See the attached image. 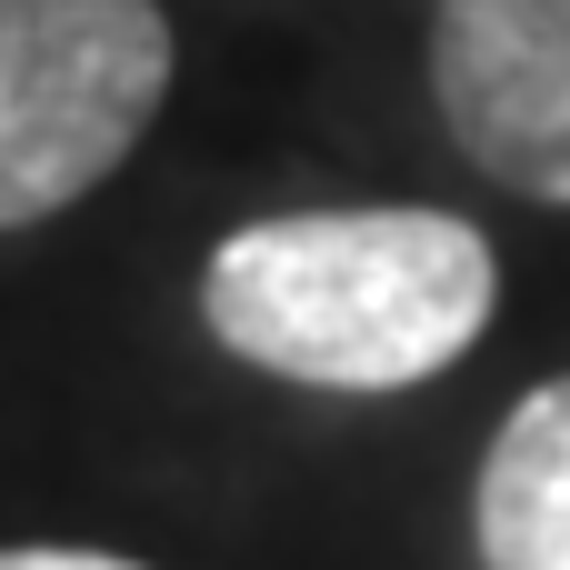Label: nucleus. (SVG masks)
Returning <instances> with one entry per match:
<instances>
[{
  "label": "nucleus",
  "instance_id": "nucleus-1",
  "mask_svg": "<svg viewBox=\"0 0 570 570\" xmlns=\"http://www.w3.org/2000/svg\"><path fill=\"white\" fill-rule=\"evenodd\" d=\"M501 311V261L461 210H281L210 250L200 321L301 391L441 381Z\"/></svg>",
  "mask_w": 570,
  "mask_h": 570
},
{
  "label": "nucleus",
  "instance_id": "nucleus-2",
  "mask_svg": "<svg viewBox=\"0 0 570 570\" xmlns=\"http://www.w3.org/2000/svg\"><path fill=\"white\" fill-rule=\"evenodd\" d=\"M170 100L160 0H0V230L100 190Z\"/></svg>",
  "mask_w": 570,
  "mask_h": 570
},
{
  "label": "nucleus",
  "instance_id": "nucleus-3",
  "mask_svg": "<svg viewBox=\"0 0 570 570\" xmlns=\"http://www.w3.org/2000/svg\"><path fill=\"white\" fill-rule=\"evenodd\" d=\"M431 90L491 180L570 210V0H441Z\"/></svg>",
  "mask_w": 570,
  "mask_h": 570
},
{
  "label": "nucleus",
  "instance_id": "nucleus-4",
  "mask_svg": "<svg viewBox=\"0 0 570 570\" xmlns=\"http://www.w3.org/2000/svg\"><path fill=\"white\" fill-rule=\"evenodd\" d=\"M471 531L491 570H570V381H541L471 491Z\"/></svg>",
  "mask_w": 570,
  "mask_h": 570
},
{
  "label": "nucleus",
  "instance_id": "nucleus-5",
  "mask_svg": "<svg viewBox=\"0 0 570 570\" xmlns=\"http://www.w3.org/2000/svg\"><path fill=\"white\" fill-rule=\"evenodd\" d=\"M0 570H140V561H110V551H0Z\"/></svg>",
  "mask_w": 570,
  "mask_h": 570
}]
</instances>
